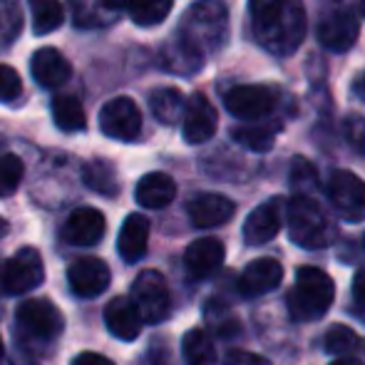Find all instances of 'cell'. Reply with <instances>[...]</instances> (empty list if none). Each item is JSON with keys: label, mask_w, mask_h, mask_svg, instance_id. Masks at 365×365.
I'll return each mask as SVG.
<instances>
[{"label": "cell", "mask_w": 365, "mask_h": 365, "mask_svg": "<svg viewBox=\"0 0 365 365\" xmlns=\"http://www.w3.org/2000/svg\"><path fill=\"white\" fill-rule=\"evenodd\" d=\"M112 281L110 266L102 259H95V256H87V259L75 261L68 269V284L70 291L80 298H95L100 293L107 291Z\"/></svg>", "instance_id": "7c38bea8"}, {"label": "cell", "mask_w": 365, "mask_h": 365, "mask_svg": "<svg viewBox=\"0 0 365 365\" xmlns=\"http://www.w3.org/2000/svg\"><path fill=\"white\" fill-rule=\"evenodd\" d=\"M323 346H326V353H331V356H348V353H353L358 348V336L353 328L336 323V326L328 328Z\"/></svg>", "instance_id": "d6a6232c"}, {"label": "cell", "mask_w": 365, "mask_h": 365, "mask_svg": "<svg viewBox=\"0 0 365 365\" xmlns=\"http://www.w3.org/2000/svg\"><path fill=\"white\" fill-rule=\"evenodd\" d=\"M204 316H207V323L219 333V336H236V333H239V321L231 316L229 308H224L217 301L207 303V311H204Z\"/></svg>", "instance_id": "e575fe53"}, {"label": "cell", "mask_w": 365, "mask_h": 365, "mask_svg": "<svg viewBox=\"0 0 365 365\" xmlns=\"http://www.w3.org/2000/svg\"><path fill=\"white\" fill-rule=\"evenodd\" d=\"M289 221V236L293 244L303 249H323L336 239V229L308 194H296L286 207Z\"/></svg>", "instance_id": "277c9868"}, {"label": "cell", "mask_w": 365, "mask_h": 365, "mask_svg": "<svg viewBox=\"0 0 365 365\" xmlns=\"http://www.w3.org/2000/svg\"><path fill=\"white\" fill-rule=\"evenodd\" d=\"M20 92H23L20 75L13 68H8V65H0V100L13 102L20 97Z\"/></svg>", "instance_id": "74e56055"}, {"label": "cell", "mask_w": 365, "mask_h": 365, "mask_svg": "<svg viewBox=\"0 0 365 365\" xmlns=\"http://www.w3.org/2000/svg\"><path fill=\"white\" fill-rule=\"evenodd\" d=\"M5 289H3V269H0V293H3Z\"/></svg>", "instance_id": "f6af8a7d"}, {"label": "cell", "mask_w": 365, "mask_h": 365, "mask_svg": "<svg viewBox=\"0 0 365 365\" xmlns=\"http://www.w3.org/2000/svg\"><path fill=\"white\" fill-rule=\"evenodd\" d=\"M23 174H25L23 159L15 157V154H3L0 157V199L18 192L20 182H23Z\"/></svg>", "instance_id": "836d02e7"}, {"label": "cell", "mask_w": 365, "mask_h": 365, "mask_svg": "<svg viewBox=\"0 0 365 365\" xmlns=\"http://www.w3.org/2000/svg\"><path fill=\"white\" fill-rule=\"evenodd\" d=\"M23 30V13L18 0H0V50L10 48Z\"/></svg>", "instance_id": "4dcf8cb0"}, {"label": "cell", "mask_w": 365, "mask_h": 365, "mask_svg": "<svg viewBox=\"0 0 365 365\" xmlns=\"http://www.w3.org/2000/svg\"><path fill=\"white\" fill-rule=\"evenodd\" d=\"M318 184V174L316 167H313L308 159L296 157L291 164V187L296 189L298 194H308L313 187Z\"/></svg>", "instance_id": "d590c367"}, {"label": "cell", "mask_w": 365, "mask_h": 365, "mask_svg": "<svg viewBox=\"0 0 365 365\" xmlns=\"http://www.w3.org/2000/svg\"><path fill=\"white\" fill-rule=\"evenodd\" d=\"M204 58L207 55L199 53L189 40H184L182 35H174L167 45L162 48L159 53V63L167 73H174V75H194L202 70L204 65Z\"/></svg>", "instance_id": "44dd1931"}, {"label": "cell", "mask_w": 365, "mask_h": 365, "mask_svg": "<svg viewBox=\"0 0 365 365\" xmlns=\"http://www.w3.org/2000/svg\"><path fill=\"white\" fill-rule=\"evenodd\" d=\"M363 246H365V236H363Z\"/></svg>", "instance_id": "c3c4849f"}, {"label": "cell", "mask_w": 365, "mask_h": 365, "mask_svg": "<svg viewBox=\"0 0 365 365\" xmlns=\"http://www.w3.org/2000/svg\"><path fill=\"white\" fill-rule=\"evenodd\" d=\"M15 328L23 343H53L65 331V316L48 298H28L15 311Z\"/></svg>", "instance_id": "5b68a950"}, {"label": "cell", "mask_w": 365, "mask_h": 365, "mask_svg": "<svg viewBox=\"0 0 365 365\" xmlns=\"http://www.w3.org/2000/svg\"><path fill=\"white\" fill-rule=\"evenodd\" d=\"M45 281V264L43 256L33 246H23L10 256L3 266V289L10 296H23V293L38 289Z\"/></svg>", "instance_id": "8992f818"}, {"label": "cell", "mask_w": 365, "mask_h": 365, "mask_svg": "<svg viewBox=\"0 0 365 365\" xmlns=\"http://www.w3.org/2000/svg\"><path fill=\"white\" fill-rule=\"evenodd\" d=\"M102 316H105L107 331H110L117 341H125V343L137 341L142 333V326H145V318H142L140 308L135 306L132 298H125V296L112 298L105 306Z\"/></svg>", "instance_id": "5bb4252c"}, {"label": "cell", "mask_w": 365, "mask_h": 365, "mask_svg": "<svg viewBox=\"0 0 365 365\" xmlns=\"http://www.w3.org/2000/svg\"><path fill=\"white\" fill-rule=\"evenodd\" d=\"M30 15H33V33L50 35L63 25L65 10L58 0H28Z\"/></svg>", "instance_id": "f546056e"}, {"label": "cell", "mask_w": 365, "mask_h": 365, "mask_svg": "<svg viewBox=\"0 0 365 365\" xmlns=\"http://www.w3.org/2000/svg\"><path fill=\"white\" fill-rule=\"evenodd\" d=\"M107 231L105 214L92 207L75 209L63 226V239L73 246H95L102 241Z\"/></svg>", "instance_id": "9a60e30c"}, {"label": "cell", "mask_w": 365, "mask_h": 365, "mask_svg": "<svg viewBox=\"0 0 365 365\" xmlns=\"http://www.w3.org/2000/svg\"><path fill=\"white\" fill-rule=\"evenodd\" d=\"M149 244V219L145 214H130L125 219L117 236V251H120L125 264H137L140 259H145Z\"/></svg>", "instance_id": "7402d4cb"}, {"label": "cell", "mask_w": 365, "mask_h": 365, "mask_svg": "<svg viewBox=\"0 0 365 365\" xmlns=\"http://www.w3.org/2000/svg\"><path fill=\"white\" fill-rule=\"evenodd\" d=\"M224 365H271V363L249 351H229L224 358Z\"/></svg>", "instance_id": "f35d334b"}, {"label": "cell", "mask_w": 365, "mask_h": 365, "mask_svg": "<svg viewBox=\"0 0 365 365\" xmlns=\"http://www.w3.org/2000/svg\"><path fill=\"white\" fill-rule=\"evenodd\" d=\"M361 87H363V92H365V77H363V80H361Z\"/></svg>", "instance_id": "7dc6e473"}, {"label": "cell", "mask_w": 365, "mask_h": 365, "mask_svg": "<svg viewBox=\"0 0 365 365\" xmlns=\"http://www.w3.org/2000/svg\"><path fill=\"white\" fill-rule=\"evenodd\" d=\"M219 125V117L214 105L209 102L207 95L194 92L187 100V110L182 117V137L189 145H204L214 137Z\"/></svg>", "instance_id": "8fae6325"}, {"label": "cell", "mask_w": 365, "mask_h": 365, "mask_svg": "<svg viewBox=\"0 0 365 365\" xmlns=\"http://www.w3.org/2000/svg\"><path fill=\"white\" fill-rule=\"evenodd\" d=\"M239 145L249 147L251 152H269L274 147V137H276V127L269 125H254V127H239V130L231 132Z\"/></svg>", "instance_id": "1f68e13d"}, {"label": "cell", "mask_w": 365, "mask_h": 365, "mask_svg": "<svg viewBox=\"0 0 365 365\" xmlns=\"http://www.w3.org/2000/svg\"><path fill=\"white\" fill-rule=\"evenodd\" d=\"M122 8L127 10L132 20L142 28L159 25L172 10V0H122Z\"/></svg>", "instance_id": "f1b7e54d"}, {"label": "cell", "mask_w": 365, "mask_h": 365, "mask_svg": "<svg viewBox=\"0 0 365 365\" xmlns=\"http://www.w3.org/2000/svg\"><path fill=\"white\" fill-rule=\"evenodd\" d=\"M149 107H152V115L157 117L162 125H174L184 117L187 110V100L177 87H159L149 97Z\"/></svg>", "instance_id": "d4e9b609"}, {"label": "cell", "mask_w": 365, "mask_h": 365, "mask_svg": "<svg viewBox=\"0 0 365 365\" xmlns=\"http://www.w3.org/2000/svg\"><path fill=\"white\" fill-rule=\"evenodd\" d=\"M343 137H346L348 147L356 154L365 157V117L363 115H348L343 120Z\"/></svg>", "instance_id": "8d00e7d4"}, {"label": "cell", "mask_w": 365, "mask_h": 365, "mask_svg": "<svg viewBox=\"0 0 365 365\" xmlns=\"http://www.w3.org/2000/svg\"><path fill=\"white\" fill-rule=\"evenodd\" d=\"M254 35L271 55H293L306 38L301 0H249Z\"/></svg>", "instance_id": "6da1fadb"}, {"label": "cell", "mask_w": 365, "mask_h": 365, "mask_svg": "<svg viewBox=\"0 0 365 365\" xmlns=\"http://www.w3.org/2000/svg\"><path fill=\"white\" fill-rule=\"evenodd\" d=\"M328 199L338 217L346 221H363L365 219V182L358 174L338 169L328 179Z\"/></svg>", "instance_id": "ba28073f"}, {"label": "cell", "mask_w": 365, "mask_h": 365, "mask_svg": "<svg viewBox=\"0 0 365 365\" xmlns=\"http://www.w3.org/2000/svg\"><path fill=\"white\" fill-rule=\"evenodd\" d=\"M224 244L219 239H214V236H204V239H197L187 246L184 266H187L189 276H194V279H209L224 264Z\"/></svg>", "instance_id": "ac0fdd59"}, {"label": "cell", "mask_w": 365, "mask_h": 365, "mask_svg": "<svg viewBox=\"0 0 365 365\" xmlns=\"http://www.w3.org/2000/svg\"><path fill=\"white\" fill-rule=\"evenodd\" d=\"M5 234H8V221H5L3 217H0V239H3Z\"/></svg>", "instance_id": "7bdbcfd3"}, {"label": "cell", "mask_w": 365, "mask_h": 365, "mask_svg": "<svg viewBox=\"0 0 365 365\" xmlns=\"http://www.w3.org/2000/svg\"><path fill=\"white\" fill-rule=\"evenodd\" d=\"M284 224V212H281V199H271V202L256 207L254 212L244 221V241L249 246H261L276 239Z\"/></svg>", "instance_id": "2e32d148"}, {"label": "cell", "mask_w": 365, "mask_h": 365, "mask_svg": "<svg viewBox=\"0 0 365 365\" xmlns=\"http://www.w3.org/2000/svg\"><path fill=\"white\" fill-rule=\"evenodd\" d=\"M284 281V266L276 259H256L241 271L239 276V291L244 296H264V293L274 291Z\"/></svg>", "instance_id": "e0dca14e"}, {"label": "cell", "mask_w": 365, "mask_h": 365, "mask_svg": "<svg viewBox=\"0 0 365 365\" xmlns=\"http://www.w3.org/2000/svg\"><path fill=\"white\" fill-rule=\"evenodd\" d=\"M331 365H363L361 361H356V358H348V356H341L338 361H333Z\"/></svg>", "instance_id": "b9f144b4"}, {"label": "cell", "mask_w": 365, "mask_h": 365, "mask_svg": "<svg viewBox=\"0 0 365 365\" xmlns=\"http://www.w3.org/2000/svg\"><path fill=\"white\" fill-rule=\"evenodd\" d=\"M102 135L120 142H135L142 132V112L130 97H115L100 110Z\"/></svg>", "instance_id": "9c48e42d"}, {"label": "cell", "mask_w": 365, "mask_h": 365, "mask_svg": "<svg viewBox=\"0 0 365 365\" xmlns=\"http://www.w3.org/2000/svg\"><path fill=\"white\" fill-rule=\"evenodd\" d=\"M179 35L189 40L199 53H217L229 38V8L224 0H197L184 13Z\"/></svg>", "instance_id": "7a4b0ae2"}, {"label": "cell", "mask_w": 365, "mask_h": 365, "mask_svg": "<svg viewBox=\"0 0 365 365\" xmlns=\"http://www.w3.org/2000/svg\"><path fill=\"white\" fill-rule=\"evenodd\" d=\"M187 212L197 229H214V226L226 224L234 217L236 207L231 199L221 197V194H197L189 202Z\"/></svg>", "instance_id": "ffe728a7"}, {"label": "cell", "mask_w": 365, "mask_h": 365, "mask_svg": "<svg viewBox=\"0 0 365 365\" xmlns=\"http://www.w3.org/2000/svg\"><path fill=\"white\" fill-rule=\"evenodd\" d=\"M3 356H5V348H3V338H0V363H3Z\"/></svg>", "instance_id": "ee69618b"}, {"label": "cell", "mask_w": 365, "mask_h": 365, "mask_svg": "<svg viewBox=\"0 0 365 365\" xmlns=\"http://www.w3.org/2000/svg\"><path fill=\"white\" fill-rule=\"evenodd\" d=\"M75 20L80 28H95V25H110L112 18L120 15L122 0H73Z\"/></svg>", "instance_id": "cb8c5ba5"}, {"label": "cell", "mask_w": 365, "mask_h": 365, "mask_svg": "<svg viewBox=\"0 0 365 365\" xmlns=\"http://www.w3.org/2000/svg\"><path fill=\"white\" fill-rule=\"evenodd\" d=\"M30 73H33L35 82L45 90H58L73 75V68L65 60V55L55 48H40L30 60Z\"/></svg>", "instance_id": "d6986e66"}, {"label": "cell", "mask_w": 365, "mask_h": 365, "mask_svg": "<svg viewBox=\"0 0 365 365\" xmlns=\"http://www.w3.org/2000/svg\"><path fill=\"white\" fill-rule=\"evenodd\" d=\"M70 365H115L110 358L100 356V353H80V356L73 358Z\"/></svg>", "instance_id": "ab89813d"}, {"label": "cell", "mask_w": 365, "mask_h": 365, "mask_svg": "<svg viewBox=\"0 0 365 365\" xmlns=\"http://www.w3.org/2000/svg\"><path fill=\"white\" fill-rule=\"evenodd\" d=\"M130 298L135 301V306L140 308L145 323H162L169 316V308H172V298H169L167 281L159 271L147 269L132 284Z\"/></svg>", "instance_id": "52a82bcc"}, {"label": "cell", "mask_w": 365, "mask_h": 365, "mask_svg": "<svg viewBox=\"0 0 365 365\" xmlns=\"http://www.w3.org/2000/svg\"><path fill=\"white\" fill-rule=\"evenodd\" d=\"M361 25L351 10H333L318 25V40L331 53H346L356 45Z\"/></svg>", "instance_id": "4fadbf2b"}, {"label": "cell", "mask_w": 365, "mask_h": 365, "mask_svg": "<svg viewBox=\"0 0 365 365\" xmlns=\"http://www.w3.org/2000/svg\"><path fill=\"white\" fill-rule=\"evenodd\" d=\"M177 197V184L169 174L164 172H149L137 182L135 199L145 209H164Z\"/></svg>", "instance_id": "603a6c76"}, {"label": "cell", "mask_w": 365, "mask_h": 365, "mask_svg": "<svg viewBox=\"0 0 365 365\" xmlns=\"http://www.w3.org/2000/svg\"><path fill=\"white\" fill-rule=\"evenodd\" d=\"M353 298H356V303L365 311V269L358 271L356 279H353Z\"/></svg>", "instance_id": "60d3db41"}, {"label": "cell", "mask_w": 365, "mask_h": 365, "mask_svg": "<svg viewBox=\"0 0 365 365\" xmlns=\"http://www.w3.org/2000/svg\"><path fill=\"white\" fill-rule=\"evenodd\" d=\"M182 356L187 365H217V348L207 331L192 328L182 338Z\"/></svg>", "instance_id": "4316f807"}, {"label": "cell", "mask_w": 365, "mask_h": 365, "mask_svg": "<svg viewBox=\"0 0 365 365\" xmlns=\"http://www.w3.org/2000/svg\"><path fill=\"white\" fill-rule=\"evenodd\" d=\"M53 120L63 132L73 135V132H82L87 127V117L82 110L80 100L73 95H58L53 100Z\"/></svg>", "instance_id": "83f0119b"}, {"label": "cell", "mask_w": 365, "mask_h": 365, "mask_svg": "<svg viewBox=\"0 0 365 365\" xmlns=\"http://www.w3.org/2000/svg\"><path fill=\"white\" fill-rule=\"evenodd\" d=\"M276 90L266 85H236L224 95V105L236 120L254 122L276 107Z\"/></svg>", "instance_id": "30bf717a"}, {"label": "cell", "mask_w": 365, "mask_h": 365, "mask_svg": "<svg viewBox=\"0 0 365 365\" xmlns=\"http://www.w3.org/2000/svg\"><path fill=\"white\" fill-rule=\"evenodd\" d=\"M82 182L87 189L102 194V197H117L120 194V182H117V172L110 162L105 159H92L82 167Z\"/></svg>", "instance_id": "484cf974"}, {"label": "cell", "mask_w": 365, "mask_h": 365, "mask_svg": "<svg viewBox=\"0 0 365 365\" xmlns=\"http://www.w3.org/2000/svg\"><path fill=\"white\" fill-rule=\"evenodd\" d=\"M361 10H363V18H365V0H363V3H361Z\"/></svg>", "instance_id": "bcb514c9"}, {"label": "cell", "mask_w": 365, "mask_h": 365, "mask_svg": "<svg viewBox=\"0 0 365 365\" xmlns=\"http://www.w3.org/2000/svg\"><path fill=\"white\" fill-rule=\"evenodd\" d=\"M333 298H336V286L331 276L316 266H301L286 303L293 321L308 323L326 316L328 308L333 306Z\"/></svg>", "instance_id": "3957f363"}]
</instances>
